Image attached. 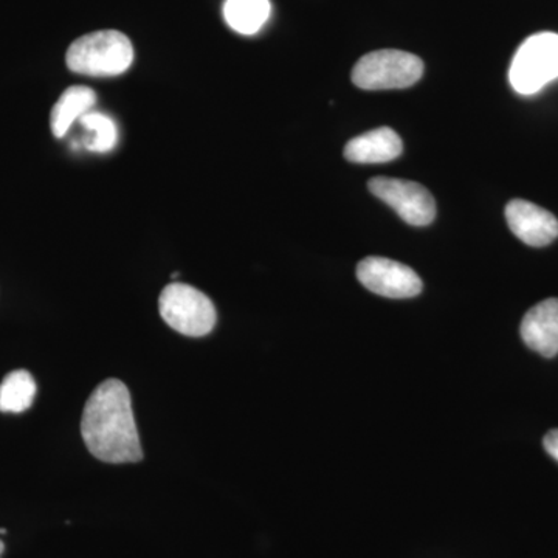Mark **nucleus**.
I'll list each match as a JSON object with an SVG mask.
<instances>
[{
  "label": "nucleus",
  "mask_w": 558,
  "mask_h": 558,
  "mask_svg": "<svg viewBox=\"0 0 558 558\" xmlns=\"http://www.w3.org/2000/svg\"><path fill=\"white\" fill-rule=\"evenodd\" d=\"M424 75V62L400 50H377L360 58L352 83L363 90L407 89Z\"/></svg>",
  "instance_id": "nucleus-3"
},
{
  "label": "nucleus",
  "mask_w": 558,
  "mask_h": 558,
  "mask_svg": "<svg viewBox=\"0 0 558 558\" xmlns=\"http://www.w3.org/2000/svg\"><path fill=\"white\" fill-rule=\"evenodd\" d=\"M36 396V381L28 371L10 373L0 384V411L22 413L32 407Z\"/></svg>",
  "instance_id": "nucleus-13"
},
{
  "label": "nucleus",
  "mask_w": 558,
  "mask_h": 558,
  "mask_svg": "<svg viewBox=\"0 0 558 558\" xmlns=\"http://www.w3.org/2000/svg\"><path fill=\"white\" fill-rule=\"evenodd\" d=\"M521 339L546 359L558 354V299L542 301L524 315Z\"/></svg>",
  "instance_id": "nucleus-9"
},
{
  "label": "nucleus",
  "mask_w": 558,
  "mask_h": 558,
  "mask_svg": "<svg viewBox=\"0 0 558 558\" xmlns=\"http://www.w3.org/2000/svg\"><path fill=\"white\" fill-rule=\"evenodd\" d=\"M543 446H545V450L548 451L550 457L558 461V428L550 429L545 439H543Z\"/></svg>",
  "instance_id": "nucleus-15"
},
{
  "label": "nucleus",
  "mask_w": 558,
  "mask_h": 558,
  "mask_svg": "<svg viewBox=\"0 0 558 558\" xmlns=\"http://www.w3.org/2000/svg\"><path fill=\"white\" fill-rule=\"evenodd\" d=\"M359 281L377 295L385 299H413L422 292V279L405 264L379 256L360 260Z\"/></svg>",
  "instance_id": "nucleus-7"
},
{
  "label": "nucleus",
  "mask_w": 558,
  "mask_h": 558,
  "mask_svg": "<svg viewBox=\"0 0 558 558\" xmlns=\"http://www.w3.org/2000/svg\"><path fill=\"white\" fill-rule=\"evenodd\" d=\"M81 435L90 453L102 462L131 464L142 461L131 392L123 381L109 379L95 388L84 407Z\"/></svg>",
  "instance_id": "nucleus-1"
},
{
  "label": "nucleus",
  "mask_w": 558,
  "mask_h": 558,
  "mask_svg": "<svg viewBox=\"0 0 558 558\" xmlns=\"http://www.w3.org/2000/svg\"><path fill=\"white\" fill-rule=\"evenodd\" d=\"M270 14V0H226L223 3V20L240 35H256Z\"/></svg>",
  "instance_id": "nucleus-12"
},
{
  "label": "nucleus",
  "mask_w": 558,
  "mask_h": 558,
  "mask_svg": "<svg viewBox=\"0 0 558 558\" xmlns=\"http://www.w3.org/2000/svg\"><path fill=\"white\" fill-rule=\"evenodd\" d=\"M161 318L170 328L186 337L208 336L215 328V304L201 290L182 282H171L160 293Z\"/></svg>",
  "instance_id": "nucleus-5"
},
{
  "label": "nucleus",
  "mask_w": 558,
  "mask_h": 558,
  "mask_svg": "<svg viewBox=\"0 0 558 558\" xmlns=\"http://www.w3.org/2000/svg\"><path fill=\"white\" fill-rule=\"evenodd\" d=\"M506 220L512 233L531 247H545L558 238V220L548 209L527 201H510Z\"/></svg>",
  "instance_id": "nucleus-8"
},
{
  "label": "nucleus",
  "mask_w": 558,
  "mask_h": 558,
  "mask_svg": "<svg viewBox=\"0 0 558 558\" xmlns=\"http://www.w3.org/2000/svg\"><path fill=\"white\" fill-rule=\"evenodd\" d=\"M97 94L86 86L69 87L61 95L60 100L53 106L50 113V128L54 137L62 138L68 134L72 124L80 121L81 117L92 112Z\"/></svg>",
  "instance_id": "nucleus-11"
},
{
  "label": "nucleus",
  "mask_w": 558,
  "mask_h": 558,
  "mask_svg": "<svg viewBox=\"0 0 558 558\" xmlns=\"http://www.w3.org/2000/svg\"><path fill=\"white\" fill-rule=\"evenodd\" d=\"M3 549H5V546H3V543L0 542V556H2Z\"/></svg>",
  "instance_id": "nucleus-16"
},
{
  "label": "nucleus",
  "mask_w": 558,
  "mask_h": 558,
  "mask_svg": "<svg viewBox=\"0 0 558 558\" xmlns=\"http://www.w3.org/2000/svg\"><path fill=\"white\" fill-rule=\"evenodd\" d=\"M69 70L86 76H117L134 62L130 38L117 31H101L81 36L65 54Z\"/></svg>",
  "instance_id": "nucleus-2"
},
{
  "label": "nucleus",
  "mask_w": 558,
  "mask_h": 558,
  "mask_svg": "<svg viewBox=\"0 0 558 558\" xmlns=\"http://www.w3.org/2000/svg\"><path fill=\"white\" fill-rule=\"evenodd\" d=\"M403 143L398 132L389 128H379L352 138L344 148V157L352 163H387L398 159Z\"/></svg>",
  "instance_id": "nucleus-10"
},
{
  "label": "nucleus",
  "mask_w": 558,
  "mask_h": 558,
  "mask_svg": "<svg viewBox=\"0 0 558 558\" xmlns=\"http://www.w3.org/2000/svg\"><path fill=\"white\" fill-rule=\"evenodd\" d=\"M369 191L414 227L429 226L436 218V202L424 186L402 179H371Z\"/></svg>",
  "instance_id": "nucleus-6"
},
{
  "label": "nucleus",
  "mask_w": 558,
  "mask_h": 558,
  "mask_svg": "<svg viewBox=\"0 0 558 558\" xmlns=\"http://www.w3.org/2000/svg\"><path fill=\"white\" fill-rule=\"evenodd\" d=\"M81 126L89 132L90 137L86 148L94 153H109L116 148L119 132L116 123L100 112H89L80 119Z\"/></svg>",
  "instance_id": "nucleus-14"
},
{
  "label": "nucleus",
  "mask_w": 558,
  "mask_h": 558,
  "mask_svg": "<svg viewBox=\"0 0 558 558\" xmlns=\"http://www.w3.org/2000/svg\"><path fill=\"white\" fill-rule=\"evenodd\" d=\"M557 78V33L543 32L529 36L510 64L509 80L513 90L521 95H534Z\"/></svg>",
  "instance_id": "nucleus-4"
}]
</instances>
